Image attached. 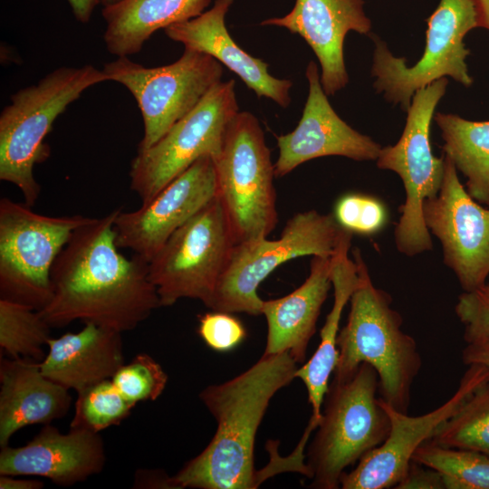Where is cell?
Segmentation results:
<instances>
[{"instance_id":"4","label":"cell","mask_w":489,"mask_h":489,"mask_svg":"<svg viewBox=\"0 0 489 489\" xmlns=\"http://www.w3.org/2000/svg\"><path fill=\"white\" fill-rule=\"evenodd\" d=\"M107 81L91 64L60 67L11 96L0 115V179L18 187L26 205L33 207L41 193L34 168L50 156L44 139L53 122L85 90Z\"/></svg>"},{"instance_id":"25","label":"cell","mask_w":489,"mask_h":489,"mask_svg":"<svg viewBox=\"0 0 489 489\" xmlns=\"http://www.w3.org/2000/svg\"><path fill=\"white\" fill-rule=\"evenodd\" d=\"M211 0H121L103 7V39L107 50L118 57L138 53L159 29L200 15Z\"/></svg>"},{"instance_id":"30","label":"cell","mask_w":489,"mask_h":489,"mask_svg":"<svg viewBox=\"0 0 489 489\" xmlns=\"http://www.w3.org/2000/svg\"><path fill=\"white\" fill-rule=\"evenodd\" d=\"M135 406L120 394L111 380H102L77 393L70 428L100 433L120 425Z\"/></svg>"},{"instance_id":"11","label":"cell","mask_w":489,"mask_h":489,"mask_svg":"<svg viewBox=\"0 0 489 489\" xmlns=\"http://www.w3.org/2000/svg\"><path fill=\"white\" fill-rule=\"evenodd\" d=\"M108 81L125 86L139 108L144 134L138 151L156 144L222 82V63L209 54L185 49L178 60L159 67H145L128 56L104 64Z\"/></svg>"},{"instance_id":"32","label":"cell","mask_w":489,"mask_h":489,"mask_svg":"<svg viewBox=\"0 0 489 489\" xmlns=\"http://www.w3.org/2000/svg\"><path fill=\"white\" fill-rule=\"evenodd\" d=\"M332 214L342 228L366 235L381 230L388 219L387 209L380 200L360 193L340 197Z\"/></svg>"},{"instance_id":"27","label":"cell","mask_w":489,"mask_h":489,"mask_svg":"<svg viewBox=\"0 0 489 489\" xmlns=\"http://www.w3.org/2000/svg\"><path fill=\"white\" fill-rule=\"evenodd\" d=\"M428 441L489 456V380L478 386Z\"/></svg>"},{"instance_id":"16","label":"cell","mask_w":489,"mask_h":489,"mask_svg":"<svg viewBox=\"0 0 489 489\" xmlns=\"http://www.w3.org/2000/svg\"><path fill=\"white\" fill-rule=\"evenodd\" d=\"M455 393L445 403L420 416H409L383 399L381 404L390 421L384 442L361 458L340 481L342 489L395 488L406 475L415 451L429 440L436 429L448 419L464 400L482 383L489 380V371L470 365Z\"/></svg>"},{"instance_id":"2","label":"cell","mask_w":489,"mask_h":489,"mask_svg":"<svg viewBox=\"0 0 489 489\" xmlns=\"http://www.w3.org/2000/svg\"><path fill=\"white\" fill-rule=\"evenodd\" d=\"M289 352L263 355L244 372L209 385L199 398L217 422L207 446L174 476L169 488L251 489L261 482L254 469L256 432L273 395L295 378Z\"/></svg>"},{"instance_id":"6","label":"cell","mask_w":489,"mask_h":489,"mask_svg":"<svg viewBox=\"0 0 489 489\" xmlns=\"http://www.w3.org/2000/svg\"><path fill=\"white\" fill-rule=\"evenodd\" d=\"M217 198L235 244L267 237L278 216L273 185L274 164L258 119L239 111L213 157Z\"/></svg>"},{"instance_id":"36","label":"cell","mask_w":489,"mask_h":489,"mask_svg":"<svg viewBox=\"0 0 489 489\" xmlns=\"http://www.w3.org/2000/svg\"><path fill=\"white\" fill-rule=\"evenodd\" d=\"M465 365H478L489 371V340L466 343L462 351Z\"/></svg>"},{"instance_id":"19","label":"cell","mask_w":489,"mask_h":489,"mask_svg":"<svg viewBox=\"0 0 489 489\" xmlns=\"http://www.w3.org/2000/svg\"><path fill=\"white\" fill-rule=\"evenodd\" d=\"M363 6V0H296L287 14L265 19L261 25L283 27L302 37L320 62L324 92L333 95L349 82L343 57L347 34L370 33Z\"/></svg>"},{"instance_id":"40","label":"cell","mask_w":489,"mask_h":489,"mask_svg":"<svg viewBox=\"0 0 489 489\" xmlns=\"http://www.w3.org/2000/svg\"><path fill=\"white\" fill-rule=\"evenodd\" d=\"M120 1L121 0H101V4L103 5V7H107L115 5Z\"/></svg>"},{"instance_id":"5","label":"cell","mask_w":489,"mask_h":489,"mask_svg":"<svg viewBox=\"0 0 489 489\" xmlns=\"http://www.w3.org/2000/svg\"><path fill=\"white\" fill-rule=\"evenodd\" d=\"M379 388L378 373L368 363L360 364L348 379L329 384L308 451L310 487L339 488L345 469L384 442L390 421L376 396Z\"/></svg>"},{"instance_id":"17","label":"cell","mask_w":489,"mask_h":489,"mask_svg":"<svg viewBox=\"0 0 489 489\" xmlns=\"http://www.w3.org/2000/svg\"><path fill=\"white\" fill-rule=\"evenodd\" d=\"M305 75L309 93L302 118L292 132L276 136L279 154L274 163L275 177H283L306 161L328 156L377 160L381 146L352 129L335 112L321 86L315 62L308 63Z\"/></svg>"},{"instance_id":"35","label":"cell","mask_w":489,"mask_h":489,"mask_svg":"<svg viewBox=\"0 0 489 489\" xmlns=\"http://www.w3.org/2000/svg\"><path fill=\"white\" fill-rule=\"evenodd\" d=\"M395 488L445 489V484L439 472L415 461H411L406 475Z\"/></svg>"},{"instance_id":"15","label":"cell","mask_w":489,"mask_h":489,"mask_svg":"<svg viewBox=\"0 0 489 489\" xmlns=\"http://www.w3.org/2000/svg\"><path fill=\"white\" fill-rule=\"evenodd\" d=\"M217 196L213 157L205 155L134 211H119L114 227L119 248L148 263L170 235Z\"/></svg>"},{"instance_id":"22","label":"cell","mask_w":489,"mask_h":489,"mask_svg":"<svg viewBox=\"0 0 489 489\" xmlns=\"http://www.w3.org/2000/svg\"><path fill=\"white\" fill-rule=\"evenodd\" d=\"M121 332L91 322L77 332H67L47 342L40 362L49 379L77 393L111 379L124 364Z\"/></svg>"},{"instance_id":"34","label":"cell","mask_w":489,"mask_h":489,"mask_svg":"<svg viewBox=\"0 0 489 489\" xmlns=\"http://www.w3.org/2000/svg\"><path fill=\"white\" fill-rule=\"evenodd\" d=\"M198 321L199 336L216 351H228L245 339L244 326L229 312L213 311L200 315Z\"/></svg>"},{"instance_id":"29","label":"cell","mask_w":489,"mask_h":489,"mask_svg":"<svg viewBox=\"0 0 489 489\" xmlns=\"http://www.w3.org/2000/svg\"><path fill=\"white\" fill-rule=\"evenodd\" d=\"M412 461L439 472L446 489H489V456L484 454L427 440L415 451Z\"/></svg>"},{"instance_id":"10","label":"cell","mask_w":489,"mask_h":489,"mask_svg":"<svg viewBox=\"0 0 489 489\" xmlns=\"http://www.w3.org/2000/svg\"><path fill=\"white\" fill-rule=\"evenodd\" d=\"M427 22L425 51L412 67L405 58L394 56L385 42L372 36L374 88L406 111L417 90L441 78L449 76L465 87L474 82L465 62L470 50L464 42L477 27L474 0H440Z\"/></svg>"},{"instance_id":"38","label":"cell","mask_w":489,"mask_h":489,"mask_svg":"<svg viewBox=\"0 0 489 489\" xmlns=\"http://www.w3.org/2000/svg\"><path fill=\"white\" fill-rule=\"evenodd\" d=\"M74 17L81 23H88L91 17L95 6L101 4V0H67Z\"/></svg>"},{"instance_id":"37","label":"cell","mask_w":489,"mask_h":489,"mask_svg":"<svg viewBox=\"0 0 489 489\" xmlns=\"http://www.w3.org/2000/svg\"><path fill=\"white\" fill-rule=\"evenodd\" d=\"M16 475H0L1 489H41L44 484L38 479L17 478Z\"/></svg>"},{"instance_id":"26","label":"cell","mask_w":489,"mask_h":489,"mask_svg":"<svg viewBox=\"0 0 489 489\" xmlns=\"http://www.w3.org/2000/svg\"><path fill=\"white\" fill-rule=\"evenodd\" d=\"M434 120L444 140L443 153L466 177L467 192L489 206V120L474 121L441 112Z\"/></svg>"},{"instance_id":"21","label":"cell","mask_w":489,"mask_h":489,"mask_svg":"<svg viewBox=\"0 0 489 489\" xmlns=\"http://www.w3.org/2000/svg\"><path fill=\"white\" fill-rule=\"evenodd\" d=\"M72 405L69 389L47 378L40 362L26 358L0 360V446L31 425L63 417Z\"/></svg>"},{"instance_id":"12","label":"cell","mask_w":489,"mask_h":489,"mask_svg":"<svg viewBox=\"0 0 489 489\" xmlns=\"http://www.w3.org/2000/svg\"><path fill=\"white\" fill-rule=\"evenodd\" d=\"M235 244L217 197L176 230L149 263L161 307L183 298L208 306Z\"/></svg>"},{"instance_id":"33","label":"cell","mask_w":489,"mask_h":489,"mask_svg":"<svg viewBox=\"0 0 489 489\" xmlns=\"http://www.w3.org/2000/svg\"><path fill=\"white\" fill-rule=\"evenodd\" d=\"M455 312L466 343L489 340V283L458 296Z\"/></svg>"},{"instance_id":"7","label":"cell","mask_w":489,"mask_h":489,"mask_svg":"<svg viewBox=\"0 0 489 489\" xmlns=\"http://www.w3.org/2000/svg\"><path fill=\"white\" fill-rule=\"evenodd\" d=\"M345 229L333 214L300 212L285 224L276 240L267 237L235 244L207 306L212 311L262 314L257 290L282 264L301 256L331 257Z\"/></svg>"},{"instance_id":"31","label":"cell","mask_w":489,"mask_h":489,"mask_svg":"<svg viewBox=\"0 0 489 489\" xmlns=\"http://www.w3.org/2000/svg\"><path fill=\"white\" fill-rule=\"evenodd\" d=\"M168 375L149 354H137L123 364L111 378L120 394L129 402L154 401L164 391Z\"/></svg>"},{"instance_id":"24","label":"cell","mask_w":489,"mask_h":489,"mask_svg":"<svg viewBox=\"0 0 489 489\" xmlns=\"http://www.w3.org/2000/svg\"><path fill=\"white\" fill-rule=\"evenodd\" d=\"M352 233L345 230L335 253L331 256V281L333 287V305L320 331V344L301 368L295 378L304 383L312 414L309 422L317 427L321 419V407L329 388V380L338 360L337 338L343 309L359 283L357 264L348 254Z\"/></svg>"},{"instance_id":"9","label":"cell","mask_w":489,"mask_h":489,"mask_svg":"<svg viewBox=\"0 0 489 489\" xmlns=\"http://www.w3.org/2000/svg\"><path fill=\"white\" fill-rule=\"evenodd\" d=\"M91 217L50 216L0 199V298L41 311L52 298L53 264L73 232Z\"/></svg>"},{"instance_id":"8","label":"cell","mask_w":489,"mask_h":489,"mask_svg":"<svg viewBox=\"0 0 489 489\" xmlns=\"http://www.w3.org/2000/svg\"><path fill=\"white\" fill-rule=\"evenodd\" d=\"M446 86L445 77L416 91L406 111L400 139L393 146L381 148L377 158L379 168L397 173L403 183L405 201L399 207L401 216L394 236L398 252L409 257L433 247L423 206L438 193L444 177L445 155L436 158L433 154L429 136L435 110Z\"/></svg>"},{"instance_id":"20","label":"cell","mask_w":489,"mask_h":489,"mask_svg":"<svg viewBox=\"0 0 489 489\" xmlns=\"http://www.w3.org/2000/svg\"><path fill=\"white\" fill-rule=\"evenodd\" d=\"M234 0H216L213 6L188 21L164 29L167 36L185 49L211 55L235 72L258 98H268L283 108L291 103L292 82L268 72L269 64L244 51L231 37L225 15Z\"/></svg>"},{"instance_id":"1","label":"cell","mask_w":489,"mask_h":489,"mask_svg":"<svg viewBox=\"0 0 489 489\" xmlns=\"http://www.w3.org/2000/svg\"><path fill=\"white\" fill-rule=\"evenodd\" d=\"M120 209L78 227L57 256L52 298L39 311L51 328L81 321L122 333L161 307L149 263L137 254L126 257L117 245L114 221Z\"/></svg>"},{"instance_id":"28","label":"cell","mask_w":489,"mask_h":489,"mask_svg":"<svg viewBox=\"0 0 489 489\" xmlns=\"http://www.w3.org/2000/svg\"><path fill=\"white\" fill-rule=\"evenodd\" d=\"M51 327L39 311L0 298V347L11 358H26L41 362L43 347L51 337Z\"/></svg>"},{"instance_id":"39","label":"cell","mask_w":489,"mask_h":489,"mask_svg":"<svg viewBox=\"0 0 489 489\" xmlns=\"http://www.w3.org/2000/svg\"><path fill=\"white\" fill-rule=\"evenodd\" d=\"M477 27L489 31V0H474Z\"/></svg>"},{"instance_id":"14","label":"cell","mask_w":489,"mask_h":489,"mask_svg":"<svg viewBox=\"0 0 489 489\" xmlns=\"http://www.w3.org/2000/svg\"><path fill=\"white\" fill-rule=\"evenodd\" d=\"M423 216L463 291L484 285L489 276V206H482L469 195L446 155L441 187L425 201Z\"/></svg>"},{"instance_id":"23","label":"cell","mask_w":489,"mask_h":489,"mask_svg":"<svg viewBox=\"0 0 489 489\" xmlns=\"http://www.w3.org/2000/svg\"><path fill=\"white\" fill-rule=\"evenodd\" d=\"M331 286V257L312 256L302 285L283 297L264 301L262 314L268 326L264 355L287 351L297 363L304 362Z\"/></svg>"},{"instance_id":"3","label":"cell","mask_w":489,"mask_h":489,"mask_svg":"<svg viewBox=\"0 0 489 489\" xmlns=\"http://www.w3.org/2000/svg\"><path fill=\"white\" fill-rule=\"evenodd\" d=\"M352 255L359 283L350 300L347 322L338 334L333 379L346 380L360 364L368 363L378 373L380 398L408 413L421 355L414 338L402 331L403 319L392 308L390 294L373 284L360 249L355 248Z\"/></svg>"},{"instance_id":"13","label":"cell","mask_w":489,"mask_h":489,"mask_svg":"<svg viewBox=\"0 0 489 489\" xmlns=\"http://www.w3.org/2000/svg\"><path fill=\"white\" fill-rule=\"evenodd\" d=\"M238 112L235 81L220 82L156 144L138 151L129 175L130 188L141 203L152 199L199 158L217 155Z\"/></svg>"},{"instance_id":"18","label":"cell","mask_w":489,"mask_h":489,"mask_svg":"<svg viewBox=\"0 0 489 489\" xmlns=\"http://www.w3.org/2000/svg\"><path fill=\"white\" fill-rule=\"evenodd\" d=\"M105 464L99 433L70 428L63 434L50 424L24 446H5L0 452V475L44 477L65 487L98 475Z\"/></svg>"}]
</instances>
